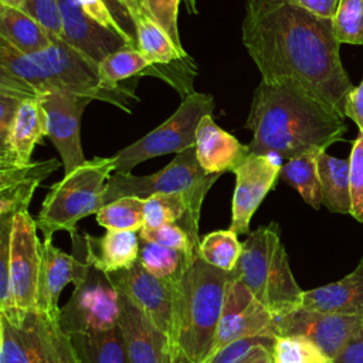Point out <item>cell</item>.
I'll use <instances>...</instances> for the list:
<instances>
[{
  "label": "cell",
  "mask_w": 363,
  "mask_h": 363,
  "mask_svg": "<svg viewBox=\"0 0 363 363\" xmlns=\"http://www.w3.org/2000/svg\"><path fill=\"white\" fill-rule=\"evenodd\" d=\"M0 363H44L30 313L23 326L0 313Z\"/></svg>",
  "instance_id": "cell-27"
},
{
  "label": "cell",
  "mask_w": 363,
  "mask_h": 363,
  "mask_svg": "<svg viewBox=\"0 0 363 363\" xmlns=\"http://www.w3.org/2000/svg\"><path fill=\"white\" fill-rule=\"evenodd\" d=\"M302 308L323 313L363 316V258L342 279L303 291Z\"/></svg>",
  "instance_id": "cell-22"
},
{
  "label": "cell",
  "mask_w": 363,
  "mask_h": 363,
  "mask_svg": "<svg viewBox=\"0 0 363 363\" xmlns=\"http://www.w3.org/2000/svg\"><path fill=\"white\" fill-rule=\"evenodd\" d=\"M363 322V316L323 313L299 308L275 318L277 336L299 335L316 343L332 360L340 353Z\"/></svg>",
  "instance_id": "cell-13"
},
{
  "label": "cell",
  "mask_w": 363,
  "mask_h": 363,
  "mask_svg": "<svg viewBox=\"0 0 363 363\" xmlns=\"http://www.w3.org/2000/svg\"><path fill=\"white\" fill-rule=\"evenodd\" d=\"M345 118L352 119L363 133V79L353 86L345 104Z\"/></svg>",
  "instance_id": "cell-45"
},
{
  "label": "cell",
  "mask_w": 363,
  "mask_h": 363,
  "mask_svg": "<svg viewBox=\"0 0 363 363\" xmlns=\"http://www.w3.org/2000/svg\"><path fill=\"white\" fill-rule=\"evenodd\" d=\"M26 0H0V6H6V7H13V9H18L23 10Z\"/></svg>",
  "instance_id": "cell-49"
},
{
  "label": "cell",
  "mask_w": 363,
  "mask_h": 363,
  "mask_svg": "<svg viewBox=\"0 0 363 363\" xmlns=\"http://www.w3.org/2000/svg\"><path fill=\"white\" fill-rule=\"evenodd\" d=\"M122 332L129 363H166L169 342L146 313L119 291Z\"/></svg>",
  "instance_id": "cell-16"
},
{
  "label": "cell",
  "mask_w": 363,
  "mask_h": 363,
  "mask_svg": "<svg viewBox=\"0 0 363 363\" xmlns=\"http://www.w3.org/2000/svg\"><path fill=\"white\" fill-rule=\"evenodd\" d=\"M318 172L322 187V204L332 213L350 214V163L326 153L318 155Z\"/></svg>",
  "instance_id": "cell-26"
},
{
  "label": "cell",
  "mask_w": 363,
  "mask_h": 363,
  "mask_svg": "<svg viewBox=\"0 0 363 363\" xmlns=\"http://www.w3.org/2000/svg\"><path fill=\"white\" fill-rule=\"evenodd\" d=\"M281 242L279 227L275 221L251 231L242 242L235 271L241 282L262 303L272 257Z\"/></svg>",
  "instance_id": "cell-18"
},
{
  "label": "cell",
  "mask_w": 363,
  "mask_h": 363,
  "mask_svg": "<svg viewBox=\"0 0 363 363\" xmlns=\"http://www.w3.org/2000/svg\"><path fill=\"white\" fill-rule=\"evenodd\" d=\"M245 128L252 132L251 153L286 160L309 150H326L343 142L347 130L342 115L288 79L259 81Z\"/></svg>",
  "instance_id": "cell-2"
},
{
  "label": "cell",
  "mask_w": 363,
  "mask_h": 363,
  "mask_svg": "<svg viewBox=\"0 0 363 363\" xmlns=\"http://www.w3.org/2000/svg\"><path fill=\"white\" fill-rule=\"evenodd\" d=\"M180 0H143L152 18L167 33L182 54H186L177 28V11Z\"/></svg>",
  "instance_id": "cell-40"
},
{
  "label": "cell",
  "mask_w": 363,
  "mask_h": 363,
  "mask_svg": "<svg viewBox=\"0 0 363 363\" xmlns=\"http://www.w3.org/2000/svg\"><path fill=\"white\" fill-rule=\"evenodd\" d=\"M242 363H274L272 362V346H259Z\"/></svg>",
  "instance_id": "cell-47"
},
{
  "label": "cell",
  "mask_w": 363,
  "mask_h": 363,
  "mask_svg": "<svg viewBox=\"0 0 363 363\" xmlns=\"http://www.w3.org/2000/svg\"><path fill=\"white\" fill-rule=\"evenodd\" d=\"M24 98L0 92V157L6 153L16 118Z\"/></svg>",
  "instance_id": "cell-42"
},
{
  "label": "cell",
  "mask_w": 363,
  "mask_h": 363,
  "mask_svg": "<svg viewBox=\"0 0 363 363\" xmlns=\"http://www.w3.org/2000/svg\"><path fill=\"white\" fill-rule=\"evenodd\" d=\"M58 1L62 17L61 38L98 65L109 54L125 47H135L115 26L88 13L79 0Z\"/></svg>",
  "instance_id": "cell-11"
},
{
  "label": "cell",
  "mask_w": 363,
  "mask_h": 363,
  "mask_svg": "<svg viewBox=\"0 0 363 363\" xmlns=\"http://www.w3.org/2000/svg\"><path fill=\"white\" fill-rule=\"evenodd\" d=\"M302 296L303 291L292 275L285 245L281 242L272 257L264 305L275 318H281L302 308Z\"/></svg>",
  "instance_id": "cell-24"
},
{
  "label": "cell",
  "mask_w": 363,
  "mask_h": 363,
  "mask_svg": "<svg viewBox=\"0 0 363 363\" xmlns=\"http://www.w3.org/2000/svg\"><path fill=\"white\" fill-rule=\"evenodd\" d=\"M274 340L271 337L264 336H251L237 339L217 353H214L206 363H242L247 360L259 346H274Z\"/></svg>",
  "instance_id": "cell-41"
},
{
  "label": "cell",
  "mask_w": 363,
  "mask_h": 363,
  "mask_svg": "<svg viewBox=\"0 0 363 363\" xmlns=\"http://www.w3.org/2000/svg\"><path fill=\"white\" fill-rule=\"evenodd\" d=\"M213 111L214 99L211 95L201 92L190 94L182 99L176 112L162 125L113 155V173H130L135 166L147 159L179 153L196 145L197 126L204 116L213 115Z\"/></svg>",
  "instance_id": "cell-7"
},
{
  "label": "cell",
  "mask_w": 363,
  "mask_h": 363,
  "mask_svg": "<svg viewBox=\"0 0 363 363\" xmlns=\"http://www.w3.org/2000/svg\"><path fill=\"white\" fill-rule=\"evenodd\" d=\"M115 286L135 302L169 342L173 319L172 281L147 272L139 261L129 269L109 274Z\"/></svg>",
  "instance_id": "cell-15"
},
{
  "label": "cell",
  "mask_w": 363,
  "mask_h": 363,
  "mask_svg": "<svg viewBox=\"0 0 363 363\" xmlns=\"http://www.w3.org/2000/svg\"><path fill=\"white\" fill-rule=\"evenodd\" d=\"M138 234L139 238L143 241L183 251L184 254H187L189 258L197 257L200 242L194 241L191 235L187 233V230L177 223L166 224L156 228L143 227Z\"/></svg>",
  "instance_id": "cell-37"
},
{
  "label": "cell",
  "mask_w": 363,
  "mask_h": 363,
  "mask_svg": "<svg viewBox=\"0 0 363 363\" xmlns=\"http://www.w3.org/2000/svg\"><path fill=\"white\" fill-rule=\"evenodd\" d=\"M145 203L140 197H122L105 204L96 213V221L106 230L136 231L145 227Z\"/></svg>",
  "instance_id": "cell-34"
},
{
  "label": "cell",
  "mask_w": 363,
  "mask_h": 363,
  "mask_svg": "<svg viewBox=\"0 0 363 363\" xmlns=\"http://www.w3.org/2000/svg\"><path fill=\"white\" fill-rule=\"evenodd\" d=\"M288 1L325 18H333L339 6V0H288Z\"/></svg>",
  "instance_id": "cell-46"
},
{
  "label": "cell",
  "mask_w": 363,
  "mask_h": 363,
  "mask_svg": "<svg viewBox=\"0 0 363 363\" xmlns=\"http://www.w3.org/2000/svg\"><path fill=\"white\" fill-rule=\"evenodd\" d=\"M112 172H115V156L94 157L50 186L35 218L44 240H52L57 231L75 235L77 223L96 214L105 206V187Z\"/></svg>",
  "instance_id": "cell-5"
},
{
  "label": "cell",
  "mask_w": 363,
  "mask_h": 363,
  "mask_svg": "<svg viewBox=\"0 0 363 363\" xmlns=\"http://www.w3.org/2000/svg\"><path fill=\"white\" fill-rule=\"evenodd\" d=\"M135 26L138 31V48L153 64L167 65L190 58L187 54H182L177 50L172 38L152 18L149 11L138 17Z\"/></svg>",
  "instance_id": "cell-30"
},
{
  "label": "cell",
  "mask_w": 363,
  "mask_h": 363,
  "mask_svg": "<svg viewBox=\"0 0 363 363\" xmlns=\"http://www.w3.org/2000/svg\"><path fill=\"white\" fill-rule=\"evenodd\" d=\"M333 363H363V322L333 359Z\"/></svg>",
  "instance_id": "cell-44"
},
{
  "label": "cell",
  "mask_w": 363,
  "mask_h": 363,
  "mask_svg": "<svg viewBox=\"0 0 363 363\" xmlns=\"http://www.w3.org/2000/svg\"><path fill=\"white\" fill-rule=\"evenodd\" d=\"M241 40L262 81H292L345 118L354 85L342 65L332 18L288 0H245Z\"/></svg>",
  "instance_id": "cell-1"
},
{
  "label": "cell",
  "mask_w": 363,
  "mask_h": 363,
  "mask_svg": "<svg viewBox=\"0 0 363 363\" xmlns=\"http://www.w3.org/2000/svg\"><path fill=\"white\" fill-rule=\"evenodd\" d=\"M48 115V138L61 155L65 174L86 162L81 146V116L88 98L64 92L41 95Z\"/></svg>",
  "instance_id": "cell-14"
},
{
  "label": "cell",
  "mask_w": 363,
  "mask_h": 363,
  "mask_svg": "<svg viewBox=\"0 0 363 363\" xmlns=\"http://www.w3.org/2000/svg\"><path fill=\"white\" fill-rule=\"evenodd\" d=\"M0 38L24 55H34L52 45V37L33 17L18 9L0 6Z\"/></svg>",
  "instance_id": "cell-25"
},
{
  "label": "cell",
  "mask_w": 363,
  "mask_h": 363,
  "mask_svg": "<svg viewBox=\"0 0 363 363\" xmlns=\"http://www.w3.org/2000/svg\"><path fill=\"white\" fill-rule=\"evenodd\" d=\"M251 336L275 339V316L251 294L234 269V278L227 288L225 302L211 356L225 345L237 339Z\"/></svg>",
  "instance_id": "cell-10"
},
{
  "label": "cell",
  "mask_w": 363,
  "mask_h": 363,
  "mask_svg": "<svg viewBox=\"0 0 363 363\" xmlns=\"http://www.w3.org/2000/svg\"><path fill=\"white\" fill-rule=\"evenodd\" d=\"M62 163L57 157L0 169V217L28 211L34 191Z\"/></svg>",
  "instance_id": "cell-21"
},
{
  "label": "cell",
  "mask_w": 363,
  "mask_h": 363,
  "mask_svg": "<svg viewBox=\"0 0 363 363\" xmlns=\"http://www.w3.org/2000/svg\"><path fill=\"white\" fill-rule=\"evenodd\" d=\"M196 155L207 173L221 174L240 167L251 152L248 145H242L231 133L221 129L213 121V115H207L197 126Z\"/></svg>",
  "instance_id": "cell-17"
},
{
  "label": "cell",
  "mask_w": 363,
  "mask_h": 363,
  "mask_svg": "<svg viewBox=\"0 0 363 363\" xmlns=\"http://www.w3.org/2000/svg\"><path fill=\"white\" fill-rule=\"evenodd\" d=\"M44 136H48V115L41 95L21 102L9 147L0 157V169L31 163V155Z\"/></svg>",
  "instance_id": "cell-20"
},
{
  "label": "cell",
  "mask_w": 363,
  "mask_h": 363,
  "mask_svg": "<svg viewBox=\"0 0 363 363\" xmlns=\"http://www.w3.org/2000/svg\"><path fill=\"white\" fill-rule=\"evenodd\" d=\"M138 261L152 275L160 279L173 281L187 269L194 258H189L183 251L140 240Z\"/></svg>",
  "instance_id": "cell-32"
},
{
  "label": "cell",
  "mask_w": 363,
  "mask_h": 363,
  "mask_svg": "<svg viewBox=\"0 0 363 363\" xmlns=\"http://www.w3.org/2000/svg\"><path fill=\"white\" fill-rule=\"evenodd\" d=\"M234 271L216 268L199 255L172 281L173 319L167 362L206 363L213 353Z\"/></svg>",
  "instance_id": "cell-4"
},
{
  "label": "cell",
  "mask_w": 363,
  "mask_h": 363,
  "mask_svg": "<svg viewBox=\"0 0 363 363\" xmlns=\"http://www.w3.org/2000/svg\"><path fill=\"white\" fill-rule=\"evenodd\" d=\"M138 78L121 84L108 82L99 65L71 47L62 38L52 37V45L34 55H24L0 38V92L24 99L50 92H64L91 101H102L132 112L139 101Z\"/></svg>",
  "instance_id": "cell-3"
},
{
  "label": "cell",
  "mask_w": 363,
  "mask_h": 363,
  "mask_svg": "<svg viewBox=\"0 0 363 363\" xmlns=\"http://www.w3.org/2000/svg\"><path fill=\"white\" fill-rule=\"evenodd\" d=\"M81 363H129L119 325L99 333H69Z\"/></svg>",
  "instance_id": "cell-28"
},
{
  "label": "cell",
  "mask_w": 363,
  "mask_h": 363,
  "mask_svg": "<svg viewBox=\"0 0 363 363\" xmlns=\"http://www.w3.org/2000/svg\"><path fill=\"white\" fill-rule=\"evenodd\" d=\"M274 363H333L311 339L299 335L277 336L272 346Z\"/></svg>",
  "instance_id": "cell-35"
},
{
  "label": "cell",
  "mask_w": 363,
  "mask_h": 363,
  "mask_svg": "<svg viewBox=\"0 0 363 363\" xmlns=\"http://www.w3.org/2000/svg\"><path fill=\"white\" fill-rule=\"evenodd\" d=\"M37 228L28 211L14 216L10 241V292L23 316L37 312L41 268V242Z\"/></svg>",
  "instance_id": "cell-9"
},
{
  "label": "cell",
  "mask_w": 363,
  "mask_h": 363,
  "mask_svg": "<svg viewBox=\"0 0 363 363\" xmlns=\"http://www.w3.org/2000/svg\"><path fill=\"white\" fill-rule=\"evenodd\" d=\"M220 174L207 173L199 163L196 145L176 153L174 159L163 169L147 176L132 173H113L106 182L104 203H112L122 197L149 199L159 193L193 191L196 189L211 187Z\"/></svg>",
  "instance_id": "cell-8"
},
{
  "label": "cell",
  "mask_w": 363,
  "mask_h": 363,
  "mask_svg": "<svg viewBox=\"0 0 363 363\" xmlns=\"http://www.w3.org/2000/svg\"><path fill=\"white\" fill-rule=\"evenodd\" d=\"M84 240L86 259L105 274L129 269L139 259L140 238L136 231L106 230L101 238L84 234Z\"/></svg>",
  "instance_id": "cell-23"
},
{
  "label": "cell",
  "mask_w": 363,
  "mask_h": 363,
  "mask_svg": "<svg viewBox=\"0 0 363 363\" xmlns=\"http://www.w3.org/2000/svg\"><path fill=\"white\" fill-rule=\"evenodd\" d=\"M23 11L33 17L54 38L62 35V17L58 0H26Z\"/></svg>",
  "instance_id": "cell-39"
},
{
  "label": "cell",
  "mask_w": 363,
  "mask_h": 363,
  "mask_svg": "<svg viewBox=\"0 0 363 363\" xmlns=\"http://www.w3.org/2000/svg\"><path fill=\"white\" fill-rule=\"evenodd\" d=\"M172 363H184V362H182V360H174V362H172Z\"/></svg>",
  "instance_id": "cell-51"
},
{
  "label": "cell",
  "mask_w": 363,
  "mask_h": 363,
  "mask_svg": "<svg viewBox=\"0 0 363 363\" xmlns=\"http://www.w3.org/2000/svg\"><path fill=\"white\" fill-rule=\"evenodd\" d=\"M183 1H184L186 7H187L189 13H193V14H196V13H197V9H196V1H194V0H183Z\"/></svg>",
  "instance_id": "cell-50"
},
{
  "label": "cell",
  "mask_w": 363,
  "mask_h": 363,
  "mask_svg": "<svg viewBox=\"0 0 363 363\" xmlns=\"http://www.w3.org/2000/svg\"><path fill=\"white\" fill-rule=\"evenodd\" d=\"M323 150H309L281 166L279 177L294 187L303 201L319 210L322 206V187L318 172V155Z\"/></svg>",
  "instance_id": "cell-29"
},
{
  "label": "cell",
  "mask_w": 363,
  "mask_h": 363,
  "mask_svg": "<svg viewBox=\"0 0 363 363\" xmlns=\"http://www.w3.org/2000/svg\"><path fill=\"white\" fill-rule=\"evenodd\" d=\"M242 242L228 230H216L206 234L199 244L197 255L207 264L223 271H234L241 255Z\"/></svg>",
  "instance_id": "cell-33"
},
{
  "label": "cell",
  "mask_w": 363,
  "mask_h": 363,
  "mask_svg": "<svg viewBox=\"0 0 363 363\" xmlns=\"http://www.w3.org/2000/svg\"><path fill=\"white\" fill-rule=\"evenodd\" d=\"M77 278V258L52 244V240L41 242V268L38 278L37 312L50 320H60V295L68 282Z\"/></svg>",
  "instance_id": "cell-19"
},
{
  "label": "cell",
  "mask_w": 363,
  "mask_h": 363,
  "mask_svg": "<svg viewBox=\"0 0 363 363\" xmlns=\"http://www.w3.org/2000/svg\"><path fill=\"white\" fill-rule=\"evenodd\" d=\"M109 10L113 21L119 27L123 37L135 47H138V31L135 21L129 13V10L123 6L121 0H99Z\"/></svg>",
  "instance_id": "cell-43"
},
{
  "label": "cell",
  "mask_w": 363,
  "mask_h": 363,
  "mask_svg": "<svg viewBox=\"0 0 363 363\" xmlns=\"http://www.w3.org/2000/svg\"><path fill=\"white\" fill-rule=\"evenodd\" d=\"M332 21L340 44H363V0H339Z\"/></svg>",
  "instance_id": "cell-36"
},
{
  "label": "cell",
  "mask_w": 363,
  "mask_h": 363,
  "mask_svg": "<svg viewBox=\"0 0 363 363\" xmlns=\"http://www.w3.org/2000/svg\"><path fill=\"white\" fill-rule=\"evenodd\" d=\"M350 196L352 211L350 216L363 223V133L359 132L353 142L350 157Z\"/></svg>",
  "instance_id": "cell-38"
},
{
  "label": "cell",
  "mask_w": 363,
  "mask_h": 363,
  "mask_svg": "<svg viewBox=\"0 0 363 363\" xmlns=\"http://www.w3.org/2000/svg\"><path fill=\"white\" fill-rule=\"evenodd\" d=\"M123 3V6L129 10L133 21L140 17L143 13L147 11V9L143 4V0H121Z\"/></svg>",
  "instance_id": "cell-48"
},
{
  "label": "cell",
  "mask_w": 363,
  "mask_h": 363,
  "mask_svg": "<svg viewBox=\"0 0 363 363\" xmlns=\"http://www.w3.org/2000/svg\"><path fill=\"white\" fill-rule=\"evenodd\" d=\"M77 258L74 292L60 312V325L69 333H99L118 326L119 289L109 274L96 269L84 257Z\"/></svg>",
  "instance_id": "cell-6"
},
{
  "label": "cell",
  "mask_w": 363,
  "mask_h": 363,
  "mask_svg": "<svg viewBox=\"0 0 363 363\" xmlns=\"http://www.w3.org/2000/svg\"><path fill=\"white\" fill-rule=\"evenodd\" d=\"M44 363H81L68 333L60 320H50L40 313H30Z\"/></svg>",
  "instance_id": "cell-31"
},
{
  "label": "cell",
  "mask_w": 363,
  "mask_h": 363,
  "mask_svg": "<svg viewBox=\"0 0 363 363\" xmlns=\"http://www.w3.org/2000/svg\"><path fill=\"white\" fill-rule=\"evenodd\" d=\"M281 166L272 155L251 153L247 160L234 170L235 187L233 194L230 230L237 235L250 234V221L268 194L274 189L281 173Z\"/></svg>",
  "instance_id": "cell-12"
}]
</instances>
